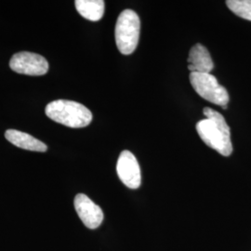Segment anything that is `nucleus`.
Listing matches in <instances>:
<instances>
[{
    "label": "nucleus",
    "mask_w": 251,
    "mask_h": 251,
    "mask_svg": "<svg viewBox=\"0 0 251 251\" xmlns=\"http://www.w3.org/2000/svg\"><path fill=\"white\" fill-rule=\"evenodd\" d=\"M206 119L200 120L197 124V130L205 144L221 153L229 156L233 152L230 127L225 117L211 108L206 107L203 111Z\"/></svg>",
    "instance_id": "f257e3e1"
},
{
    "label": "nucleus",
    "mask_w": 251,
    "mask_h": 251,
    "mask_svg": "<svg viewBox=\"0 0 251 251\" xmlns=\"http://www.w3.org/2000/svg\"><path fill=\"white\" fill-rule=\"evenodd\" d=\"M9 67L12 71L22 75H44L49 70V63L39 54L22 51L11 57Z\"/></svg>",
    "instance_id": "39448f33"
},
{
    "label": "nucleus",
    "mask_w": 251,
    "mask_h": 251,
    "mask_svg": "<svg viewBox=\"0 0 251 251\" xmlns=\"http://www.w3.org/2000/svg\"><path fill=\"white\" fill-rule=\"evenodd\" d=\"M45 113L55 122L74 128L85 127L92 121V113L89 108L68 100H56L50 102L46 106Z\"/></svg>",
    "instance_id": "f03ea898"
},
{
    "label": "nucleus",
    "mask_w": 251,
    "mask_h": 251,
    "mask_svg": "<svg viewBox=\"0 0 251 251\" xmlns=\"http://www.w3.org/2000/svg\"><path fill=\"white\" fill-rule=\"evenodd\" d=\"M226 5L237 16L251 21V0H228Z\"/></svg>",
    "instance_id": "9b49d317"
},
{
    "label": "nucleus",
    "mask_w": 251,
    "mask_h": 251,
    "mask_svg": "<svg viewBox=\"0 0 251 251\" xmlns=\"http://www.w3.org/2000/svg\"><path fill=\"white\" fill-rule=\"evenodd\" d=\"M76 10L82 17L91 22H97L104 14L105 3L102 0H75Z\"/></svg>",
    "instance_id": "9d476101"
},
{
    "label": "nucleus",
    "mask_w": 251,
    "mask_h": 251,
    "mask_svg": "<svg viewBox=\"0 0 251 251\" xmlns=\"http://www.w3.org/2000/svg\"><path fill=\"white\" fill-rule=\"evenodd\" d=\"M117 175L126 187L138 189L142 182L140 165L134 154L129 151L120 153L117 164Z\"/></svg>",
    "instance_id": "423d86ee"
},
{
    "label": "nucleus",
    "mask_w": 251,
    "mask_h": 251,
    "mask_svg": "<svg viewBox=\"0 0 251 251\" xmlns=\"http://www.w3.org/2000/svg\"><path fill=\"white\" fill-rule=\"evenodd\" d=\"M187 61L191 73L210 74L214 67L213 61L206 47L199 43L191 49Z\"/></svg>",
    "instance_id": "6e6552de"
},
{
    "label": "nucleus",
    "mask_w": 251,
    "mask_h": 251,
    "mask_svg": "<svg viewBox=\"0 0 251 251\" xmlns=\"http://www.w3.org/2000/svg\"><path fill=\"white\" fill-rule=\"evenodd\" d=\"M75 208L81 221L86 227L96 229L103 221V212L89 197L78 194L75 198Z\"/></svg>",
    "instance_id": "0eeeda50"
},
{
    "label": "nucleus",
    "mask_w": 251,
    "mask_h": 251,
    "mask_svg": "<svg viewBox=\"0 0 251 251\" xmlns=\"http://www.w3.org/2000/svg\"><path fill=\"white\" fill-rule=\"evenodd\" d=\"M190 82L193 89L203 99L227 109V103L229 102L228 91L219 84L214 75L211 74L191 73Z\"/></svg>",
    "instance_id": "20e7f679"
},
{
    "label": "nucleus",
    "mask_w": 251,
    "mask_h": 251,
    "mask_svg": "<svg viewBox=\"0 0 251 251\" xmlns=\"http://www.w3.org/2000/svg\"><path fill=\"white\" fill-rule=\"evenodd\" d=\"M141 21L132 9H125L117 19L115 36L118 50L124 55L134 52L140 38Z\"/></svg>",
    "instance_id": "7ed1b4c3"
},
{
    "label": "nucleus",
    "mask_w": 251,
    "mask_h": 251,
    "mask_svg": "<svg viewBox=\"0 0 251 251\" xmlns=\"http://www.w3.org/2000/svg\"><path fill=\"white\" fill-rule=\"evenodd\" d=\"M5 137L9 143L25 150L34 152H46L48 149L44 143L37 140L35 137L20 130L8 129L5 132Z\"/></svg>",
    "instance_id": "1a4fd4ad"
}]
</instances>
